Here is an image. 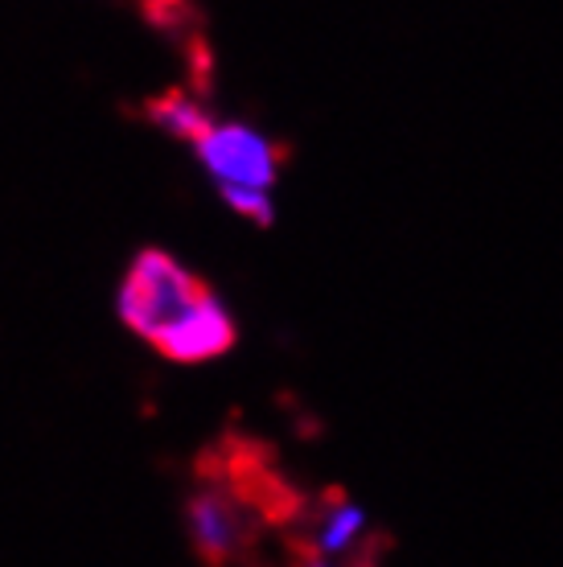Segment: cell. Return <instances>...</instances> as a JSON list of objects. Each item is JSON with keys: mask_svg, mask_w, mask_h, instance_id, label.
Wrapping results in <instances>:
<instances>
[{"mask_svg": "<svg viewBox=\"0 0 563 567\" xmlns=\"http://www.w3.org/2000/svg\"><path fill=\"white\" fill-rule=\"evenodd\" d=\"M206 305H214L211 288L165 251H141L120 292V317L127 329L153 341L161 354Z\"/></svg>", "mask_w": 563, "mask_h": 567, "instance_id": "obj_1", "label": "cell"}, {"mask_svg": "<svg viewBox=\"0 0 563 567\" xmlns=\"http://www.w3.org/2000/svg\"><path fill=\"white\" fill-rule=\"evenodd\" d=\"M197 153L223 189H252V194H264L276 182V169L284 161L280 144L264 141L259 132L243 124H214L206 141L197 144Z\"/></svg>", "mask_w": 563, "mask_h": 567, "instance_id": "obj_2", "label": "cell"}, {"mask_svg": "<svg viewBox=\"0 0 563 567\" xmlns=\"http://www.w3.org/2000/svg\"><path fill=\"white\" fill-rule=\"evenodd\" d=\"M259 526L264 523L243 506L239 497L226 494L223 485H206L190 502V535H194V551L202 555L206 567L235 564L252 547Z\"/></svg>", "mask_w": 563, "mask_h": 567, "instance_id": "obj_3", "label": "cell"}, {"mask_svg": "<svg viewBox=\"0 0 563 567\" xmlns=\"http://www.w3.org/2000/svg\"><path fill=\"white\" fill-rule=\"evenodd\" d=\"M144 112H149L153 124H161L165 132L182 136V141H194V144L206 141V132L214 128V120L202 112V103H197L190 91H165V95H156V100L144 103Z\"/></svg>", "mask_w": 563, "mask_h": 567, "instance_id": "obj_4", "label": "cell"}, {"mask_svg": "<svg viewBox=\"0 0 563 567\" xmlns=\"http://www.w3.org/2000/svg\"><path fill=\"white\" fill-rule=\"evenodd\" d=\"M226 202H231V210L247 214L252 223H272V206L264 194H252V189H226Z\"/></svg>", "mask_w": 563, "mask_h": 567, "instance_id": "obj_5", "label": "cell"}, {"mask_svg": "<svg viewBox=\"0 0 563 567\" xmlns=\"http://www.w3.org/2000/svg\"><path fill=\"white\" fill-rule=\"evenodd\" d=\"M190 74H194L197 91H206V86H211V45L202 42V38L190 42Z\"/></svg>", "mask_w": 563, "mask_h": 567, "instance_id": "obj_6", "label": "cell"}, {"mask_svg": "<svg viewBox=\"0 0 563 567\" xmlns=\"http://www.w3.org/2000/svg\"><path fill=\"white\" fill-rule=\"evenodd\" d=\"M144 17H153V25H165V29H173V25H190V9L185 4H144Z\"/></svg>", "mask_w": 563, "mask_h": 567, "instance_id": "obj_7", "label": "cell"}]
</instances>
